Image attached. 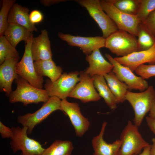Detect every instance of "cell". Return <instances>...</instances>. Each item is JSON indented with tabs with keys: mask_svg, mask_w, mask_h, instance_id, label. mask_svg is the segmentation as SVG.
<instances>
[{
	"mask_svg": "<svg viewBox=\"0 0 155 155\" xmlns=\"http://www.w3.org/2000/svg\"><path fill=\"white\" fill-rule=\"evenodd\" d=\"M17 87L10 94L9 100L13 103L20 102L24 106L40 102H46L50 97L45 89H39L31 85L19 75L15 80Z\"/></svg>",
	"mask_w": 155,
	"mask_h": 155,
	"instance_id": "1",
	"label": "cell"
},
{
	"mask_svg": "<svg viewBox=\"0 0 155 155\" xmlns=\"http://www.w3.org/2000/svg\"><path fill=\"white\" fill-rule=\"evenodd\" d=\"M125 100L129 102L133 108L134 124L138 127L155 102V90L152 86H150L146 90L140 92L128 91Z\"/></svg>",
	"mask_w": 155,
	"mask_h": 155,
	"instance_id": "2",
	"label": "cell"
},
{
	"mask_svg": "<svg viewBox=\"0 0 155 155\" xmlns=\"http://www.w3.org/2000/svg\"><path fill=\"white\" fill-rule=\"evenodd\" d=\"M105 47L119 57L139 51L136 36L119 30L105 38Z\"/></svg>",
	"mask_w": 155,
	"mask_h": 155,
	"instance_id": "3",
	"label": "cell"
},
{
	"mask_svg": "<svg viewBox=\"0 0 155 155\" xmlns=\"http://www.w3.org/2000/svg\"><path fill=\"white\" fill-rule=\"evenodd\" d=\"M104 11L115 23L119 30L137 36L138 27L141 22L136 15L125 13L117 9L111 0H100Z\"/></svg>",
	"mask_w": 155,
	"mask_h": 155,
	"instance_id": "4",
	"label": "cell"
},
{
	"mask_svg": "<svg viewBox=\"0 0 155 155\" xmlns=\"http://www.w3.org/2000/svg\"><path fill=\"white\" fill-rule=\"evenodd\" d=\"M121 144L119 155H137L150 145L143 139L138 127L128 121L120 136Z\"/></svg>",
	"mask_w": 155,
	"mask_h": 155,
	"instance_id": "5",
	"label": "cell"
},
{
	"mask_svg": "<svg viewBox=\"0 0 155 155\" xmlns=\"http://www.w3.org/2000/svg\"><path fill=\"white\" fill-rule=\"evenodd\" d=\"M13 134L10 138L11 148L15 153L22 151L21 155H41L45 149L40 143L28 136L27 127H12Z\"/></svg>",
	"mask_w": 155,
	"mask_h": 155,
	"instance_id": "6",
	"label": "cell"
},
{
	"mask_svg": "<svg viewBox=\"0 0 155 155\" xmlns=\"http://www.w3.org/2000/svg\"><path fill=\"white\" fill-rule=\"evenodd\" d=\"M75 1L85 8L101 29L106 38L118 30L117 26L104 11L99 0H76Z\"/></svg>",
	"mask_w": 155,
	"mask_h": 155,
	"instance_id": "7",
	"label": "cell"
},
{
	"mask_svg": "<svg viewBox=\"0 0 155 155\" xmlns=\"http://www.w3.org/2000/svg\"><path fill=\"white\" fill-rule=\"evenodd\" d=\"M79 74L78 71L64 72L54 82L47 79L44 85V89L50 97L55 96L61 100L66 99L79 81Z\"/></svg>",
	"mask_w": 155,
	"mask_h": 155,
	"instance_id": "8",
	"label": "cell"
},
{
	"mask_svg": "<svg viewBox=\"0 0 155 155\" xmlns=\"http://www.w3.org/2000/svg\"><path fill=\"white\" fill-rule=\"evenodd\" d=\"M33 35L26 43L23 57L17 65L18 75L28 82L32 86L39 89H42L44 82L43 77L36 72L34 65L31 46Z\"/></svg>",
	"mask_w": 155,
	"mask_h": 155,
	"instance_id": "9",
	"label": "cell"
},
{
	"mask_svg": "<svg viewBox=\"0 0 155 155\" xmlns=\"http://www.w3.org/2000/svg\"><path fill=\"white\" fill-rule=\"evenodd\" d=\"M61 100L55 96L50 97L48 100L35 112L19 116L17 122L23 126L27 127V133L30 134L36 126L42 122L52 113L57 110H61Z\"/></svg>",
	"mask_w": 155,
	"mask_h": 155,
	"instance_id": "10",
	"label": "cell"
},
{
	"mask_svg": "<svg viewBox=\"0 0 155 155\" xmlns=\"http://www.w3.org/2000/svg\"><path fill=\"white\" fill-rule=\"evenodd\" d=\"M105 57L113 66V71L117 78L128 86L129 90L143 91L149 86L147 81L140 76L135 75L129 68L116 61L111 55L105 54Z\"/></svg>",
	"mask_w": 155,
	"mask_h": 155,
	"instance_id": "11",
	"label": "cell"
},
{
	"mask_svg": "<svg viewBox=\"0 0 155 155\" xmlns=\"http://www.w3.org/2000/svg\"><path fill=\"white\" fill-rule=\"evenodd\" d=\"M79 75V81L72 90L69 97L79 99L84 103L100 100L101 97L95 89L92 77L84 71L80 72Z\"/></svg>",
	"mask_w": 155,
	"mask_h": 155,
	"instance_id": "12",
	"label": "cell"
},
{
	"mask_svg": "<svg viewBox=\"0 0 155 155\" xmlns=\"http://www.w3.org/2000/svg\"><path fill=\"white\" fill-rule=\"evenodd\" d=\"M61 111L69 117L76 135L83 136L88 130L90 123L88 119L82 114L78 104L64 99L61 100Z\"/></svg>",
	"mask_w": 155,
	"mask_h": 155,
	"instance_id": "13",
	"label": "cell"
},
{
	"mask_svg": "<svg viewBox=\"0 0 155 155\" xmlns=\"http://www.w3.org/2000/svg\"><path fill=\"white\" fill-rule=\"evenodd\" d=\"M58 35L69 46L80 48L86 55L90 54L96 49L105 47V38L102 36L83 37L61 32H59Z\"/></svg>",
	"mask_w": 155,
	"mask_h": 155,
	"instance_id": "14",
	"label": "cell"
},
{
	"mask_svg": "<svg viewBox=\"0 0 155 155\" xmlns=\"http://www.w3.org/2000/svg\"><path fill=\"white\" fill-rule=\"evenodd\" d=\"M114 59L133 72L139 66L145 63L155 64V44L148 49L134 52L124 57H116Z\"/></svg>",
	"mask_w": 155,
	"mask_h": 155,
	"instance_id": "15",
	"label": "cell"
},
{
	"mask_svg": "<svg viewBox=\"0 0 155 155\" xmlns=\"http://www.w3.org/2000/svg\"><path fill=\"white\" fill-rule=\"evenodd\" d=\"M19 59L20 57L8 59L0 65L1 91L5 92L6 96L8 97L12 91V82L19 76L17 72L16 67Z\"/></svg>",
	"mask_w": 155,
	"mask_h": 155,
	"instance_id": "16",
	"label": "cell"
},
{
	"mask_svg": "<svg viewBox=\"0 0 155 155\" xmlns=\"http://www.w3.org/2000/svg\"><path fill=\"white\" fill-rule=\"evenodd\" d=\"M107 124L104 121L102 124L100 131L94 137L91 141L94 152L93 155H119L121 144L120 139L116 140L113 143H108L104 139L103 136Z\"/></svg>",
	"mask_w": 155,
	"mask_h": 155,
	"instance_id": "17",
	"label": "cell"
},
{
	"mask_svg": "<svg viewBox=\"0 0 155 155\" xmlns=\"http://www.w3.org/2000/svg\"><path fill=\"white\" fill-rule=\"evenodd\" d=\"M31 50L32 58L35 61L52 59L51 42L46 30H42L40 35L33 37Z\"/></svg>",
	"mask_w": 155,
	"mask_h": 155,
	"instance_id": "18",
	"label": "cell"
},
{
	"mask_svg": "<svg viewBox=\"0 0 155 155\" xmlns=\"http://www.w3.org/2000/svg\"><path fill=\"white\" fill-rule=\"evenodd\" d=\"M86 59L89 66L84 72L91 77L95 75H104L112 71L113 65L105 59L99 49H96L90 54L86 55Z\"/></svg>",
	"mask_w": 155,
	"mask_h": 155,
	"instance_id": "19",
	"label": "cell"
},
{
	"mask_svg": "<svg viewBox=\"0 0 155 155\" xmlns=\"http://www.w3.org/2000/svg\"><path fill=\"white\" fill-rule=\"evenodd\" d=\"M29 10L28 8L15 3L9 13L8 22L18 24L27 29L30 32L37 31L35 24L31 23L29 18Z\"/></svg>",
	"mask_w": 155,
	"mask_h": 155,
	"instance_id": "20",
	"label": "cell"
},
{
	"mask_svg": "<svg viewBox=\"0 0 155 155\" xmlns=\"http://www.w3.org/2000/svg\"><path fill=\"white\" fill-rule=\"evenodd\" d=\"M33 35L26 28L18 24L9 23L4 34V36L9 42L16 47L21 41L26 43Z\"/></svg>",
	"mask_w": 155,
	"mask_h": 155,
	"instance_id": "21",
	"label": "cell"
},
{
	"mask_svg": "<svg viewBox=\"0 0 155 155\" xmlns=\"http://www.w3.org/2000/svg\"><path fill=\"white\" fill-rule=\"evenodd\" d=\"M34 65L39 75L47 76L52 82L56 81L62 74V68L56 65L52 59L35 61Z\"/></svg>",
	"mask_w": 155,
	"mask_h": 155,
	"instance_id": "22",
	"label": "cell"
},
{
	"mask_svg": "<svg viewBox=\"0 0 155 155\" xmlns=\"http://www.w3.org/2000/svg\"><path fill=\"white\" fill-rule=\"evenodd\" d=\"M95 88L100 96L111 109H115L117 104L116 99L108 86L103 75H95L92 77Z\"/></svg>",
	"mask_w": 155,
	"mask_h": 155,
	"instance_id": "23",
	"label": "cell"
},
{
	"mask_svg": "<svg viewBox=\"0 0 155 155\" xmlns=\"http://www.w3.org/2000/svg\"><path fill=\"white\" fill-rule=\"evenodd\" d=\"M103 76L117 103L123 102L126 100L125 96L129 90L127 85L120 81L113 71Z\"/></svg>",
	"mask_w": 155,
	"mask_h": 155,
	"instance_id": "24",
	"label": "cell"
},
{
	"mask_svg": "<svg viewBox=\"0 0 155 155\" xmlns=\"http://www.w3.org/2000/svg\"><path fill=\"white\" fill-rule=\"evenodd\" d=\"M73 149L70 141L57 140L45 149L41 155H71Z\"/></svg>",
	"mask_w": 155,
	"mask_h": 155,
	"instance_id": "25",
	"label": "cell"
},
{
	"mask_svg": "<svg viewBox=\"0 0 155 155\" xmlns=\"http://www.w3.org/2000/svg\"><path fill=\"white\" fill-rule=\"evenodd\" d=\"M137 37L139 51L148 49L155 44V37L143 23L138 26Z\"/></svg>",
	"mask_w": 155,
	"mask_h": 155,
	"instance_id": "26",
	"label": "cell"
},
{
	"mask_svg": "<svg viewBox=\"0 0 155 155\" xmlns=\"http://www.w3.org/2000/svg\"><path fill=\"white\" fill-rule=\"evenodd\" d=\"M19 54L16 49L4 36H0V64L5 61L19 57Z\"/></svg>",
	"mask_w": 155,
	"mask_h": 155,
	"instance_id": "27",
	"label": "cell"
},
{
	"mask_svg": "<svg viewBox=\"0 0 155 155\" xmlns=\"http://www.w3.org/2000/svg\"><path fill=\"white\" fill-rule=\"evenodd\" d=\"M114 5L125 13L136 15L140 0H111Z\"/></svg>",
	"mask_w": 155,
	"mask_h": 155,
	"instance_id": "28",
	"label": "cell"
},
{
	"mask_svg": "<svg viewBox=\"0 0 155 155\" xmlns=\"http://www.w3.org/2000/svg\"><path fill=\"white\" fill-rule=\"evenodd\" d=\"M16 1L15 0L2 1V6L0 11V36L4 35L9 24L8 19L9 13Z\"/></svg>",
	"mask_w": 155,
	"mask_h": 155,
	"instance_id": "29",
	"label": "cell"
},
{
	"mask_svg": "<svg viewBox=\"0 0 155 155\" xmlns=\"http://www.w3.org/2000/svg\"><path fill=\"white\" fill-rule=\"evenodd\" d=\"M155 10V0H140L136 15L143 23Z\"/></svg>",
	"mask_w": 155,
	"mask_h": 155,
	"instance_id": "30",
	"label": "cell"
},
{
	"mask_svg": "<svg viewBox=\"0 0 155 155\" xmlns=\"http://www.w3.org/2000/svg\"><path fill=\"white\" fill-rule=\"evenodd\" d=\"M136 74L146 80L155 76V64H143L138 67L135 71Z\"/></svg>",
	"mask_w": 155,
	"mask_h": 155,
	"instance_id": "31",
	"label": "cell"
},
{
	"mask_svg": "<svg viewBox=\"0 0 155 155\" xmlns=\"http://www.w3.org/2000/svg\"><path fill=\"white\" fill-rule=\"evenodd\" d=\"M155 38V10L143 23Z\"/></svg>",
	"mask_w": 155,
	"mask_h": 155,
	"instance_id": "32",
	"label": "cell"
},
{
	"mask_svg": "<svg viewBox=\"0 0 155 155\" xmlns=\"http://www.w3.org/2000/svg\"><path fill=\"white\" fill-rule=\"evenodd\" d=\"M29 18L31 23L35 24L41 22L43 20V16L40 11L34 10H32L29 14Z\"/></svg>",
	"mask_w": 155,
	"mask_h": 155,
	"instance_id": "33",
	"label": "cell"
},
{
	"mask_svg": "<svg viewBox=\"0 0 155 155\" xmlns=\"http://www.w3.org/2000/svg\"><path fill=\"white\" fill-rule=\"evenodd\" d=\"M0 133L2 138L10 139L13 135V132L11 128L5 126L0 121Z\"/></svg>",
	"mask_w": 155,
	"mask_h": 155,
	"instance_id": "34",
	"label": "cell"
},
{
	"mask_svg": "<svg viewBox=\"0 0 155 155\" xmlns=\"http://www.w3.org/2000/svg\"><path fill=\"white\" fill-rule=\"evenodd\" d=\"M146 119L148 126L155 134V119L148 116L146 117Z\"/></svg>",
	"mask_w": 155,
	"mask_h": 155,
	"instance_id": "35",
	"label": "cell"
},
{
	"mask_svg": "<svg viewBox=\"0 0 155 155\" xmlns=\"http://www.w3.org/2000/svg\"><path fill=\"white\" fill-rule=\"evenodd\" d=\"M66 1V0H41L40 1V2L44 6H48Z\"/></svg>",
	"mask_w": 155,
	"mask_h": 155,
	"instance_id": "36",
	"label": "cell"
},
{
	"mask_svg": "<svg viewBox=\"0 0 155 155\" xmlns=\"http://www.w3.org/2000/svg\"><path fill=\"white\" fill-rule=\"evenodd\" d=\"M152 144L151 145L150 155H155V138H152Z\"/></svg>",
	"mask_w": 155,
	"mask_h": 155,
	"instance_id": "37",
	"label": "cell"
},
{
	"mask_svg": "<svg viewBox=\"0 0 155 155\" xmlns=\"http://www.w3.org/2000/svg\"><path fill=\"white\" fill-rule=\"evenodd\" d=\"M151 145L146 147L143 150L142 152L138 155H150Z\"/></svg>",
	"mask_w": 155,
	"mask_h": 155,
	"instance_id": "38",
	"label": "cell"
},
{
	"mask_svg": "<svg viewBox=\"0 0 155 155\" xmlns=\"http://www.w3.org/2000/svg\"><path fill=\"white\" fill-rule=\"evenodd\" d=\"M149 116L155 119V102L153 105L149 112Z\"/></svg>",
	"mask_w": 155,
	"mask_h": 155,
	"instance_id": "39",
	"label": "cell"
}]
</instances>
